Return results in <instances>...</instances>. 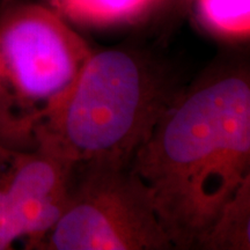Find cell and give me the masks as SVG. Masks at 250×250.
Segmentation results:
<instances>
[{"mask_svg": "<svg viewBox=\"0 0 250 250\" xmlns=\"http://www.w3.org/2000/svg\"><path fill=\"white\" fill-rule=\"evenodd\" d=\"M174 249L195 250L250 177V76L221 64L183 86L130 164Z\"/></svg>", "mask_w": 250, "mask_h": 250, "instance_id": "1", "label": "cell"}, {"mask_svg": "<svg viewBox=\"0 0 250 250\" xmlns=\"http://www.w3.org/2000/svg\"><path fill=\"white\" fill-rule=\"evenodd\" d=\"M182 87L144 52L93 49L71 89L35 124L73 164L130 166Z\"/></svg>", "mask_w": 250, "mask_h": 250, "instance_id": "2", "label": "cell"}, {"mask_svg": "<svg viewBox=\"0 0 250 250\" xmlns=\"http://www.w3.org/2000/svg\"><path fill=\"white\" fill-rule=\"evenodd\" d=\"M130 166L74 164L67 203L34 250H173Z\"/></svg>", "mask_w": 250, "mask_h": 250, "instance_id": "3", "label": "cell"}, {"mask_svg": "<svg viewBox=\"0 0 250 250\" xmlns=\"http://www.w3.org/2000/svg\"><path fill=\"white\" fill-rule=\"evenodd\" d=\"M92 51L49 5L12 2L0 13V104L35 122L71 89Z\"/></svg>", "mask_w": 250, "mask_h": 250, "instance_id": "4", "label": "cell"}, {"mask_svg": "<svg viewBox=\"0 0 250 250\" xmlns=\"http://www.w3.org/2000/svg\"><path fill=\"white\" fill-rule=\"evenodd\" d=\"M73 166L0 104V250L35 248L66 206Z\"/></svg>", "mask_w": 250, "mask_h": 250, "instance_id": "5", "label": "cell"}, {"mask_svg": "<svg viewBox=\"0 0 250 250\" xmlns=\"http://www.w3.org/2000/svg\"><path fill=\"white\" fill-rule=\"evenodd\" d=\"M168 0H48L68 22L86 27L133 24L147 18Z\"/></svg>", "mask_w": 250, "mask_h": 250, "instance_id": "6", "label": "cell"}, {"mask_svg": "<svg viewBox=\"0 0 250 250\" xmlns=\"http://www.w3.org/2000/svg\"><path fill=\"white\" fill-rule=\"evenodd\" d=\"M250 249V177L225 205L198 250Z\"/></svg>", "mask_w": 250, "mask_h": 250, "instance_id": "7", "label": "cell"}, {"mask_svg": "<svg viewBox=\"0 0 250 250\" xmlns=\"http://www.w3.org/2000/svg\"><path fill=\"white\" fill-rule=\"evenodd\" d=\"M198 20L221 39L246 41L250 34V0H192Z\"/></svg>", "mask_w": 250, "mask_h": 250, "instance_id": "8", "label": "cell"}, {"mask_svg": "<svg viewBox=\"0 0 250 250\" xmlns=\"http://www.w3.org/2000/svg\"><path fill=\"white\" fill-rule=\"evenodd\" d=\"M14 1H17V0H0V13Z\"/></svg>", "mask_w": 250, "mask_h": 250, "instance_id": "9", "label": "cell"}]
</instances>
